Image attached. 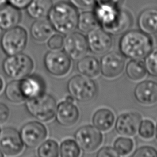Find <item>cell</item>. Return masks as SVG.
<instances>
[{
    "label": "cell",
    "instance_id": "1",
    "mask_svg": "<svg viewBox=\"0 0 157 157\" xmlns=\"http://www.w3.org/2000/svg\"><path fill=\"white\" fill-rule=\"evenodd\" d=\"M100 26L110 34L124 33L131 27L132 19L131 14L118 6L96 4L93 10Z\"/></svg>",
    "mask_w": 157,
    "mask_h": 157
},
{
    "label": "cell",
    "instance_id": "2",
    "mask_svg": "<svg viewBox=\"0 0 157 157\" xmlns=\"http://www.w3.org/2000/svg\"><path fill=\"white\" fill-rule=\"evenodd\" d=\"M78 14V10L69 1H60L52 6L47 19L54 31L66 35L77 28Z\"/></svg>",
    "mask_w": 157,
    "mask_h": 157
},
{
    "label": "cell",
    "instance_id": "3",
    "mask_svg": "<svg viewBox=\"0 0 157 157\" xmlns=\"http://www.w3.org/2000/svg\"><path fill=\"white\" fill-rule=\"evenodd\" d=\"M153 48V40L149 35L138 30L126 31L119 42V49L125 57L131 59L144 58Z\"/></svg>",
    "mask_w": 157,
    "mask_h": 157
},
{
    "label": "cell",
    "instance_id": "4",
    "mask_svg": "<svg viewBox=\"0 0 157 157\" xmlns=\"http://www.w3.org/2000/svg\"><path fill=\"white\" fill-rule=\"evenodd\" d=\"M56 106L55 99L45 93L35 98L28 99L25 102L28 113L42 122L48 121L55 117Z\"/></svg>",
    "mask_w": 157,
    "mask_h": 157
},
{
    "label": "cell",
    "instance_id": "5",
    "mask_svg": "<svg viewBox=\"0 0 157 157\" xmlns=\"http://www.w3.org/2000/svg\"><path fill=\"white\" fill-rule=\"evenodd\" d=\"M34 68V62L28 55L20 53L7 56L2 61V69L8 77L21 80L29 75Z\"/></svg>",
    "mask_w": 157,
    "mask_h": 157
},
{
    "label": "cell",
    "instance_id": "6",
    "mask_svg": "<svg viewBox=\"0 0 157 157\" xmlns=\"http://www.w3.org/2000/svg\"><path fill=\"white\" fill-rule=\"evenodd\" d=\"M67 90L75 101L86 102L94 98L97 93V86L91 78L77 74L68 80Z\"/></svg>",
    "mask_w": 157,
    "mask_h": 157
},
{
    "label": "cell",
    "instance_id": "7",
    "mask_svg": "<svg viewBox=\"0 0 157 157\" xmlns=\"http://www.w3.org/2000/svg\"><path fill=\"white\" fill-rule=\"evenodd\" d=\"M27 42V31L18 25L4 30L0 38V46L7 56L21 53L25 48Z\"/></svg>",
    "mask_w": 157,
    "mask_h": 157
},
{
    "label": "cell",
    "instance_id": "8",
    "mask_svg": "<svg viewBox=\"0 0 157 157\" xmlns=\"http://www.w3.org/2000/svg\"><path fill=\"white\" fill-rule=\"evenodd\" d=\"M44 65L46 71L55 77L66 75L71 67V59L61 50H50L44 57Z\"/></svg>",
    "mask_w": 157,
    "mask_h": 157
},
{
    "label": "cell",
    "instance_id": "9",
    "mask_svg": "<svg viewBox=\"0 0 157 157\" xmlns=\"http://www.w3.org/2000/svg\"><path fill=\"white\" fill-rule=\"evenodd\" d=\"M74 140L81 150L90 153L95 151L101 145L103 136L101 131L94 126L85 125L75 131Z\"/></svg>",
    "mask_w": 157,
    "mask_h": 157
},
{
    "label": "cell",
    "instance_id": "10",
    "mask_svg": "<svg viewBox=\"0 0 157 157\" xmlns=\"http://www.w3.org/2000/svg\"><path fill=\"white\" fill-rule=\"evenodd\" d=\"M20 134L24 145L29 148H34L39 147L45 140L47 129L39 121H29L21 128Z\"/></svg>",
    "mask_w": 157,
    "mask_h": 157
},
{
    "label": "cell",
    "instance_id": "11",
    "mask_svg": "<svg viewBox=\"0 0 157 157\" xmlns=\"http://www.w3.org/2000/svg\"><path fill=\"white\" fill-rule=\"evenodd\" d=\"M62 48L71 60H78L85 56L88 50L86 37L81 33L72 31L64 37Z\"/></svg>",
    "mask_w": 157,
    "mask_h": 157
},
{
    "label": "cell",
    "instance_id": "12",
    "mask_svg": "<svg viewBox=\"0 0 157 157\" xmlns=\"http://www.w3.org/2000/svg\"><path fill=\"white\" fill-rule=\"evenodd\" d=\"M20 132L15 128L6 127L0 129V150L6 156L19 155L24 148Z\"/></svg>",
    "mask_w": 157,
    "mask_h": 157
},
{
    "label": "cell",
    "instance_id": "13",
    "mask_svg": "<svg viewBox=\"0 0 157 157\" xmlns=\"http://www.w3.org/2000/svg\"><path fill=\"white\" fill-rule=\"evenodd\" d=\"M124 65V56L120 53L111 52L105 53L101 58L100 71L105 77L113 78L122 73Z\"/></svg>",
    "mask_w": 157,
    "mask_h": 157
},
{
    "label": "cell",
    "instance_id": "14",
    "mask_svg": "<svg viewBox=\"0 0 157 157\" xmlns=\"http://www.w3.org/2000/svg\"><path fill=\"white\" fill-rule=\"evenodd\" d=\"M88 50L97 55L106 53L112 45V39L108 32L102 28H96L87 33L86 36Z\"/></svg>",
    "mask_w": 157,
    "mask_h": 157
},
{
    "label": "cell",
    "instance_id": "15",
    "mask_svg": "<svg viewBox=\"0 0 157 157\" xmlns=\"http://www.w3.org/2000/svg\"><path fill=\"white\" fill-rule=\"evenodd\" d=\"M142 116L137 112H126L121 114L117 119L115 129L117 132L126 137L135 136L138 132Z\"/></svg>",
    "mask_w": 157,
    "mask_h": 157
},
{
    "label": "cell",
    "instance_id": "16",
    "mask_svg": "<svg viewBox=\"0 0 157 157\" xmlns=\"http://www.w3.org/2000/svg\"><path fill=\"white\" fill-rule=\"evenodd\" d=\"M80 113L73 101L66 99L57 104L55 119L58 124L64 127L74 125L78 121Z\"/></svg>",
    "mask_w": 157,
    "mask_h": 157
},
{
    "label": "cell",
    "instance_id": "17",
    "mask_svg": "<svg viewBox=\"0 0 157 157\" xmlns=\"http://www.w3.org/2000/svg\"><path fill=\"white\" fill-rule=\"evenodd\" d=\"M20 85L26 101L42 95L46 88L45 83L40 76L31 74L20 80Z\"/></svg>",
    "mask_w": 157,
    "mask_h": 157
},
{
    "label": "cell",
    "instance_id": "18",
    "mask_svg": "<svg viewBox=\"0 0 157 157\" xmlns=\"http://www.w3.org/2000/svg\"><path fill=\"white\" fill-rule=\"evenodd\" d=\"M136 101L140 104L151 106L157 104V82L144 80L138 83L134 91Z\"/></svg>",
    "mask_w": 157,
    "mask_h": 157
},
{
    "label": "cell",
    "instance_id": "19",
    "mask_svg": "<svg viewBox=\"0 0 157 157\" xmlns=\"http://www.w3.org/2000/svg\"><path fill=\"white\" fill-rule=\"evenodd\" d=\"M21 20L20 10L7 3L0 7V29L6 30L18 25Z\"/></svg>",
    "mask_w": 157,
    "mask_h": 157
},
{
    "label": "cell",
    "instance_id": "20",
    "mask_svg": "<svg viewBox=\"0 0 157 157\" xmlns=\"http://www.w3.org/2000/svg\"><path fill=\"white\" fill-rule=\"evenodd\" d=\"M140 31L152 35L157 33V8H147L142 10L137 18Z\"/></svg>",
    "mask_w": 157,
    "mask_h": 157
},
{
    "label": "cell",
    "instance_id": "21",
    "mask_svg": "<svg viewBox=\"0 0 157 157\" xmlns=\"http://www.w3.org/2000/svg\"><path fill=\"white\" fill-rule=\"evenodd\" d=\"M53 31L54 29L47 18L35 20L30 27L31 37L39 42L48 40Z\"/></svg>",
    "mask_w": 157,
    "mask_h": 157
},
{
    "label": "cell",
    "instance_id": "22",
    "mask_svg": "<svg viewBox=\"0 0 157 157\" xmlns=\"http://www.w3.org/2000/svg\"><path fill=\"white\" fill-rule=\"evenodd\" d=\"M53 5L52 0H31L25 9L28 16L34 20L46 18Z\"/></svg>",
    "mask_w": 157,
    "mask_h": 157
},
{
    "label": "cell",
    "instance_id": "23",
    "mask_svg": "<svg viewBox=\"0 0 157 157\" xmlns=\"http://www.w3.org/2000/svg\"><path fill=\"white\" fill-rule=\"evenodd\" d=\"M77 69L80 74L94 78L100 72V63L96 57L85 55L78 60Z\"/></svg>",
    "mask_w": 157,
    "mask_h": 157
},
{
    "label": "cell",
    "instance_id": "24",
    "mask_svg": "<svg viewBox=\"0 0 157 157\" xmlns=\"http://www.w3.org/2000/svg\"><path fill=\"white\" fill-rule=\"evenodd\" d=\"M115 122V115L109 109L102 108L93 114L92 123L94 127L101 131H107L110 129Z\"/></svg>",
    "mask_w": 157,
    "mask_h": 157
},
{
    "label": "cell",
    "instance_id": "25",
    "mask_svg": "<svg viewBox=\"0 0 157 157\" xmlns=\"http://www.w3.org/2000/svg\"><path fill=\"white\" fill-rule=\"evenodd\" d=\"M99 26V23L93 11L84 10L78 14L77 28L81 32L88 33Z\"/></svg>",
    "mask_w": 157,
    "mask_h": 157
},
{
    "label": "cell",
    "instance_id": "26",
    "mask_svg": "<svg viewBox=\"0 0 157 157\" xmlns=\"http://www.w3.org/2000/svg\"><path fill=\"white\" fill-rule=\"evenodd\" d=\"M4 95L6 99L12 103H20L26 101L20 85V80H12L6 86Z\"/></svg>",
    "mask_w": 157,
    "mask_h": 157
},
{
    "label": "cell",
    "instance_id": "27",
    "mask_svg": "<svg viewBox=\"0 0 157 157\" xmlns=\"http://www.w3.org/2000/svg\"><path fill=\"white\" fill-rule=\"evenodd\" d=\"M126 73L130 79L137 81L144 78L147 72L144 62L140 59H132L126 65Z\"/></svg>",
    "mask_w": 157,
    "mask_h": 157
},
{
    "label": "cell",
    "instance_id": "28",
    "mask_svg": "<svg viewBox=\"0 0 157 157\" xmlns=\"http://www.w3.org/2000/svg\"><path fill=\"white\" fill-rule=\"evenodd\" d=\"M37 155L39 157H57L59 156V145L54 140L48 139L38 147Z\"/></svg>",
    "mask_w": 157,
    "mask_h": 157
},
{
    "label": "cell",
    "instance_id": "29",
    "mask_svg": "<svg viewBox=\"0 0 157 157\" xmlns=\"http://www.w3.org/2000/svg\"><path fill=\"white\" fill-rule=\"evenodd\" d=\"M80 151L75 140L71 139L63 140L59 146V155L62 157H78L80 155Z\"/></svg>",
    "mask_w": 157,
    "mask_h": 157
},
{
    "label": "cell",
    "instance_id": "30",
    "mask_svg": "<svg viewBox=\"0 0 157 157\" xmlns=\"http://www.w3.org/2000/svg\"><path fill=\"white\" fill-rule=\"evenodd\" d=\"M113 148L119 156H126L132 151L134 142L131 139L126 136L120 137L115 140Z\"/></svg>",
    "mask_w": 157,
    "mask_h": 157
},
{
    "label": "cell",
    "instance_id": "31",
    "mask_svg": "<svg viewBox=\"0 0 157 157\" xmlns=\"http://www.w3.org/2000/svg\"><path fill=\"white\" fill-rule=\"evenodd\" d=\"M144 64L147 72L152 77H157V47L152 48L145 57Z\"/></svg>",
    "mask_w": 157,
    "mask_h": 157
},
{
    "label": "cell",
    "instance_id": "32",
    "mask_svg": "<svg viewBox=\"0 0 157 157\" xmlns=\"http://www.w3.org/2000/svg\"><path fill=\"white\" fill-rule=\"evenodd\" d=\"M138 132L145 139H150L155 134V126L154 123L150 120H145L141 121Z\"/></svg>",
    "mask_w": 157,
    "mask_h": 157
},
{
    "label": "cell",
    "instance_id": "33",
    "mask_svg": "<svg viewBox=\"0 0 157 157\" xmlns=\"http://www.w3.org/2000/svg\"><path fill=\"white\" fill-rule=\"evenodd\" d=\"M132 157H157V150L150 146L138 148L132 155Z\"/></svg>",
    "mask_w": 157,
    "mask_h": 157
},
{
    "label": "cell",
    "instance_id": "34",
    "mask_svg": "<svg viewBox=\"0 0 157 157\" xmlns=\"http://www.w3.org/2000/svg\"><path fill=\"white\" fill-rule=\"evenodd\" d=\"M64 37L63 34L58 33L52 34L47 41V45L50 50H60L63 48Z\"/></svg>",
    "mask_w": 157,
    "mask_h": 157
},
{
    "label": "cell",
    "instance_id": "35",
    "mask_svg": "<svg viewBox=\"0 0 157 157\" xmlns=\"http://www.w3.org/2000/svg\"><path fill=\"white\" fill-rule=\"evenodd\" d=\"M68 1L77 10L83 11L93 9L96 5L95 0H68Z\"/></svg>",
    "mask_w": 157,
    "mask_h": 157
},
{
    "label": "cell",
    "instance_id": "36",
    "mask_svg": "<svg viewBox=\"0 0 157 157\" xmlns=\"http://www.w3.org/2000/svg\"><path fill=\"white\" fill-rule=\"evenodd\" d=\"M98 157H118V154L115 148L112 147H104L101 148L97 153Z\"/></svg>",
    "mask_w": 157,
    "mask_h": 157
},
{
    "label": "cell",
    "instance_id": "37",
    "mask_svg": "<svg viewBox=\"0 0 157 157\" xmlns=\"http://www.w3.org/2000/svg\"><path fill=\"white\" fill-rule=\"evenodd\" d=\"M10 110L7 105L0 102V124L7 121L9 117Z\"/></svg>",
    "mask_w": 157,
    "mask_h": 157
},
{
    "label": "cell",
    "instance_id": "38",
    "mask_svg": "<svg viewBox=\"0 0 157 157\" xmlns=\"http://www.w3.org/2000/svg\"><path fill=\"white\" fill-rule=\"evenodd\" d=\"M31 0H8V2L17 9L21 10L25 9Z\"/></svg>",
    "mask_w": 157,
    "mask_h": 157
},
{
    "label": "cell",
    "instance_id": "39",
    "mask_svg": "<svg viewBox=\"0 0 157 157\" xmlns=\"http://www.w3.org/2000/svg\"><path fill=\"white\" fill-rule=\"evenodd\" d=\"M96 4H110L116 6H118L123 0H95Z\"/></svg>",
    "mask_w": 157,
    "mask_h": 157
},
{
    "label": "cell",
    "instance_id": "40",
    "mask_svg": "<svg viewBox=\"0 0 157 157\" xmlns=\"http://www.w3.org/2000/svg\"><path fill=\"white\" fill-rule=\"evenodd\" d=\"M4 86V82L2 79V78L0 77V92L2 90Z\"/></svg>",
    "mask_w": 157,
    "mask_h": 157
},
{
    "label": "cell",
    "instance_id": "41",
    "mask_svg": "<svg viewBox=\"0 0 157 157\" xmlns=\"http://www.w3.org/2000/svg\"><path fill=\"white\" fill-rule=\"evenodd\" d=\"M9 3L8 0H0V7Z\"/></svg>",
    "mask_w": 157,
    "mask_h": 157
},
{
    "label": "cell",
    "instance_id": "42",
    "mask_svg": "<svg viewBox=\"0 0 157 157\" xmlns=\"http://www.w3.org/2000/svg\"><path fill=\"white\" fill-rule=\"evenodd\" d=\"M155 135H156V138L157 139V124H156V126L155 128Z\"/></svg>",
    "mask_w": 157,
    "mask_h": 157
},
{
    "label": "cell",
    "instance_id": "43",
    "mask_svg": "<svg viewBox=\"0 0 157 157\" xmlns=\"http://www.w3.org/2000/svg\"><path fill=\"white\" fill-rule=\"evenodd\" d=\"M4 154L2 153V151L0 150V157H2V156H4Z\"/></svg>",
    "mask_w": 157,
    "mask_h": 157
},
{
    "label": "cell",
    "instance_id": "44",
    "mask_svg": "<svg viewBox=\"0 0 157 157\" xmlns=\"http://www.w3.org/2000/svg\"></svg>",
    "mask_w": 157,
    "mask_h": 157
}]
</instances>
